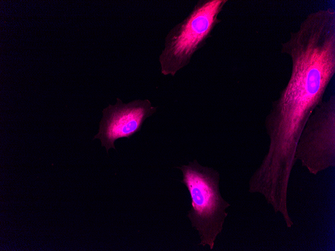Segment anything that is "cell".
Here are the masks:
<instances>
[{
	"label": "cell",
	"mask_w": 335,
	"mask_h": 251,
	"mask_svg": "<svg viewBox=\"0 0 335 251\" xmlns=\"http://www.w3.org/2000/svg\"><path fill=\"white\" fill-rule=\"evenodd\" d=\"M227 2L198 1L189 14L170 30L158 57L162 74L174 76L189 64L221 22L218 17Z\"/></svg>",
	"instance_id": "cell-1"
},
{
	"label": "cell",
	"mask_w": 335,
	"mask_h": 251,
	"mask_svg": "<svg viewBox=\"0 0 335 251\" xmlns=\"http://www.w3.org/2000/svg\"><path fill=\"white\" fill-rule=\"evenodd\" d=\"M183 175L181 181L187 187L191 199L188 217L192 226L198 232L199 245L213 249L217 236L222 231L230 206L221 196L220 174L213 168L200 164L197 160L178 167Z\"/></svg>",
	"instance_id": "cell-2"
},
{
	"label": "cell",
	"mask_w": 335,
	"mask_h": 251,
	"mask_svg": "<svg viewBox=\"0 0 335 251\" xmlns=\"http://www.w3.org/2000/svg\"><path fill=\"white\" fill-rule=\"evenodd\" d=\"M296 161L310 173L335 166V96L322 101L314 110L298 139Z\"/></svg>",
	"instance_id": "cell-3"
},
{
	"label": "cell",
	"mask_w": 335,
	"mask_h": 251,
	"mask_svg": "<svg viewBox=\"0 0 335 251\" xmlns=\"http://www.w3.org/2000/svg\"><path fill=\"white\" fill-rule=\"evenodd\" d=\"M148 99H137L124 103L119 98L114 105H109L102 111L99 132L94 136L101 140L107 152L115 149L117 139L129 138L139 131L145 120L156 111Z\"/></svg>",
	"instance_id": "cell-4"
}]
</instances>
